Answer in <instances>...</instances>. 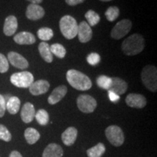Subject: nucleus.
<instances>
[{"label": "nucleus", "mask_w": 157, "mask_h": 157, "mask_svg": "<svg viewBox=\"0 0 157 157\" xmlns=\"http://www.w3.org/2000/svg\"><path fill=\"white\" fill-rule=\"evenodd\" d=\"M77 35L78 40L82 43H87L91 40L93 36V31L91 27L86 21H82L78 25Z\"/></svg>", "instance_id": "obj_11"}, {"label": "nucleus", "mask_w": 157, "mask_h": 157, "mask_svg": "<svg viewBox=\"0 0 157 157\" xmlns=\"http://www.w3.org/2000/svg\"><path fill=\"white\" fill-rule=\"evenodd\" d=\"M60 30L63 36L67 39H72L77 35L78 23L71 15H64L59 22Z\"/></svg>", "instance_id": "obj_3"}, {"label": "nucleus", "mask_w": 157, "mask_h": 157, "mask_svg": "<svg viewBox=\"0 0 157 157\" xmlns=\"http://www.w3.org/2000/svg\"><path fill=\"white\" fill-rule=\"evenodd\" d=\"M9 70V62L3 54L0 53V73H6Z\"/></svg>", "instance_id": "obj_32"}, {"label": "nucleus", "mask_w": 157, "mask_h": 157, "mask_svg": "<svg viewBox=\"0 0 157 157\" xmlns=\"http://www.w3.org/2000/svg\"><path fill=\"white\" fill-rule=\"evenodd\" d=\"M21 107V101L16 96H12L6 101V110L10 114H16Z\"/></svg>", "instance_id": "obj_21"}, {"label": "nucleus", "mask_w": 157, "mask_h": 157, "mask_svg": "<svg viewBox=\"0 0 157 157\" xmlns=\"http://www.w3.org/2000/svg\"><path fill=\"white\" fill-rule=\"evenodd\" d=\"M112 79V84L111 87L110 88V91H112L113 93L117 94L118 95H123L126 93L127 87V83L123 79L119 78V77H113L111 78Z\"/></svg>", "instance_id": "obj_19"}, {"label": "nucleus", "mask_w": 157, "mask_h": 157, "mask_svg": "<svg viewBox=\"0 0 157 157\" xmlns=\"http://www.w3.org/2000/svg\"><path fill=\"white\" fill-rule=\"evenodd\" d=\"M87 60L88 63L91 66H96L101 61V56L96 52H92V53L88 55Z\"/></svg>", "instance_id": "obj_33"}, {"label": "nucleus", "mask_w": 157, "mask_h": 157, "mask_svg": "<svg viewBox=\"0 0 157 157\" xmlns=\"http://www.w3.org/2000/svg\"><path fill=\"white\" fill-rule=\"evenodd\" d=\"M7 59L12 66L19 69H25L29 66L26 59L16 52H10L7 55Z\"/></svg>", "instance_id": "obj_10"}, {"label": "nucleus", "mask_w": 157, "mask_h": 157, "mask_svg": "<svg viewBox=\"0 0 157 157\" xmlns=\"http://www.w3.org/2000/svg\"><path fill=\"white\" fill-rule=\"evenodd\" d=\"M17 25H18V24H17V20L16 17L14 16V15H10V16L7 17L3 27L4 34L7 36H13L16 32Z\"/></svg>", "instance_id": "obj_15"}, {"label": "nucleus", "mask_w": 157, "mask_h": 157, "mask_svg": "<svg viewBox=\"0 0 157 157\" xmlns=\"http://www.w3.org/2000/svg\"><path fill=\"white\" fill-rule=\"evenodd\" d=\"M108 91H109V99L111 102H113V103H116L120 100V97H119V95H118L117 94L114 93L112 91H110V90H108Z\"/></svg>", "instance_id": "obj_35"}, {"label": "nucleus", "mask_w": 157, "mask_h": 157, "mask_svg": "<svg viewBox=\"0 0 157 157\" xmlns=\"http://www.w3.org/2000/svg\"><path fill=\"white\" fill-rule=\"evenodd\" d=\"M85 17L90 26H95L101 21V17L95 11L90 10L85 14Z\"/></svg>", "instance_id": "obj_26"}, {"label": "nucleus", "mask_w": 157, "mask_h": 157, "mask_svg": "<svg viewBox=\"0 0 157 157\" xmlns=\"http://www.w3.org/2000/svg\"><path fill=\"white\" fill-rule=\"evenodd\" d=\"M63 151L60 145L56 143H50L44 149L42 157H62Z\"/></svg>", "instance_id": "obj_20"}, {"label": "nucleus", "mask_w": 157, "mask_h": 157, "mask_svg": "<svg viewBox=\"0 0 157 157\" xmlns=\"http://www.w3.org/2000/svg\"><path fill=\"white\" fill-rule=\"evenodd\" d=\"M13 39L15 42L21 45L33 44L36 42V38L34 35L28 31H22V32L18 33L15 35Z\"/></svg>", "instance_id": "obj_17"}, {"label": "nucleus", "mask_w": 157, "mask_h": 157, "mask_svg": "<svg viewBox=\"0 0 157 157\" xmlns=\"http://www.w3.org/2000/svg\"><path fill=\"white\" fill-rule=\"evenodd\" d=\"M9 157H23L22 155L21 154V153H19L17 151H13L10 153Z\"/></svg>", "instance_id": "obj_37"}, {"label": "nucleus", "mask_w": 157, "mask_h": 157, "mask_svg": "<svg viewBox=\"0 0 157 157\" xmlns=\"http://www.w3.org/2000/svg\"><path fill=\"white\" fill-rule=\"evenodd\" d=\"M85 0H65L66 4L69 6H76L79 4L83 3Z\"/></svg>", "instance_id": "obj_36"}, {"label": "nucleus", "mask_w": 157, "mask_h": 157, "mask_svg": "<svg viewBox=\"0 0 157 157\" xmlns=\"http://www.w3.org/2000/svg\"><path fill=\"white\" fill-rule=\"evenodd\" d=\"M10 82L17 87L28 88L34 82V76L29 71L17 72L10 76Z\"/></svg>", "instance_id": "obj_6"}, {"label": "nucleus", "mask_w": 157, "mask_h": 157, "mask_svg": "<svg viewBox=\"0 0 157 157\" xmlns=\"http://www.w3.org/2000/svg\"><path fill=\"white\" fill-rule=\"evenodd\" d=\"M127 105L131 108L143 109L146 105V98L143 95L136 93H130L127 96L125 99Z\"/></svg>", "instance_id": "obj_9"}, {"label": "nucleus", "mask_w": 157, "mask_h": 157, "mask_svg": "<svg viewBox=\"0 0 157 157\" xmlns=\"http://www.w3.org/2000/svg\"><path fill=\"white\" fill-rule=\"evenodd\" d=\"M105 151V147L103 143H99L95 146L87 151L88 157H101Z\"/></svg>", "instance_id": "obj_24"}, {"label": "nucleus", "mask_w": 157, "mask_h": 157, "mask_svg": "<svg viewBox=\"0 0 157 157\" xmlns=\"http://www.w3.org/2000/svg\"><path fill=\"white\" fill-rule=\"evenodd\" d=\"M101 2H110V1H112V0H100Z\"/></svg>", "instance_id": "obj_39"}, {"label": "nucleus", "mask_w": 157, "mask_h": 157, "mask_svg": "<svg viewBox=\"0 0 157 157\" xmlns=\"http://www.w3.org/2000/svg\"><path fill=\"white\" fill-rule=\"evenodd\" d=\"M26 1L30 2L31 4H36V5H39V3L42 2L43 0H26Z\"/></svg>", "instance_id": "obj_38"}, {"label": "nucleus", "mask_w": 157, "mask_h": 157, "mask_svg": "<svg viewBox=\"0 0 157 157\" xmlns=\"http://www.w3.org/2000/svg\"><path fill=\"white\" fill-rule=\"evenodd\" d=\"M35 118L36 121L42 126L47 125L50 120V117L48 111L44 109H39L37 112L35 113Z\"/></svg>", "instance_id": "obj_25"}, {"label": "nucleus", "mask_w": 157, "mask_h": 157, "mask_svg": "<svg viewBox=\"0 0 157 157\" xmlns=\"http://www.w3.org/2000/svg\"><path fill=\"white\" fill-rule=\"evenodd\" d=\"M141 79L147 89L155 93L157 90V69L151 65H148L143 68Z\"/></svg>", "instance_id": "obj_4"}, {"label": "nucleus", "mask_w": 157, "mask_h": 157, "mask_svg": "<svg viewBox=\"0 0 157 157\" xmlns=\"http://www.w3.org/2000/svg\"><path fill=\"white\" fill-rule=\"evenodd\" d=\"M66 78L72 87L80 91L90 90L93 86L90 78L77 70H68L66 73Z\"/></svg>", "instance_id": "obj_1"}, {"label": "nucleus", "mask_w": 157, "mask_h": 157, "mask_svg": "<svg viewBox=\"0 0 157 157\" xmlns=\"http://www.w3.org/2000/svg\"><path fill=\"white\" fill-rule=\"evenodd\" d=\"M78 131L75 127H68L66 130L63 132L61 135V139L63 143L66 146H70L73 145L77 138Z\"/></svg>", "instance_id": "obj_18"}, {"label": "nucleus", "mask_w": 157, "mask_h": 157, "mask_svg": "<svg viewBox=\"0 0 157 157\" xmlns=\"http://www.w3.org/2000/svg\"><path fill=\"white\" fill-rule=\"evenodd\" d=\"M50 51L52 55H55L56 57L59 58H63L66 55V49L62 44L56 43V44H52L50 47Z\"/></svg>", "instance_id": "obj_27"}, {"label": "nucleus", "mask_w": 157, "mask_h": 157, "mask_svg": "<svg viewBox=\"0 0 157 157\" xmlns=\"http://www.w3.org/2000/svg\"><path fill=\"white\" fill-rule=\"evenodd\" d=\"M6 111V100L2 95L0 94V118L3 117Z\"/></svg>", "instance_id": "obj_34"}, {"label": "nucleus", "mask_w": 157, "mask_h": 157, "mask_svg": "<svg viewBox=\"0 0 157 157\" xmlns=\"http://www.w3.org/2000/svg\"><path fill=\"white\" fill-rule=\"evenodd\" d=\"M35 109L34 105L31 103H25L22 107L21 111V119L24 123H30L35 117Z\"/></svg>", "instance_id": "obj_16"}, {"label": "nucleus", "mask_w": 157, "mask_h": 157, "mask_svg": "<svg viewBox=\"0 0 157 157\" xmlns=\"http://www.w3.org/2000/svg\"><path fill=\"white\" fill-rule=\"evenodd\" d=\"M24 136L26 142L30 145L36 143L40 138V134L36 129L29 127L25 130Z\"/></svg>", "instance_id": "obj_23"}, {"label": "nucleus", "mask_w": 157, "mask_h": 157, "mask_svg": "<svg viewBox=\"0 0 157 157\" xmlns=\"http://www.w3.org/2000/svg\"><path fill=\"white\" fill-rule=\"evenodd\" d=\"M29 88V92L33 95H40L48 91L50 89V83L47 80L40 79L33 82Z\"/></svg>", "instance_id": "obj_13"}, {"label": "nucleus", "mask_w": 157, "mask_h": 157, "mask_svg": "<svg viewBox=\"0 0 157 157\" xmlns=\"http://www.w3.org/2000/svg\"><path fill=\"white\" fill-rule=\"evenodd\" d=\"M53 31L50 28L47 27H43V28L39 29L37 31V35L39 39L42 41H48L50 40L53 36Z\"/></svg>", "instance_id": "obj_29"}, {"label": "nucleus", "mask_w": 157, "mask_h": 157, "mask_svg": "<svg viewBox=\"0 0 157 157\" xmlns=\"http://www.w3.org/2000/svg\"><path fill=\"white\" fill-rule=\"evenodd\" d=\"M39 52L41 57H42L44 61L49 63L52 62V60H53V56H52V52L50 51V45L48 43L44 42H41L39 45Z\"/></svg>", "instance_id": "obj_22"}, {"label": "nucleus", "mask_w": 157, "mask_h": 157, "mask_svg": "<svg viewBox=\"0 0 157 157\" xmlns=\"http://www.w3.org/2000/svg\"><path fill=\"white\" fill-rule=\"evenodd\" d=\"M145 47L144 39L142 35L134 34L123 41L121 50L125 55L129 56L140 53Z\"/></svg>", "instance_id": "obj_2"}, {"label": "nucleus", "mask_w": 157, "mask_h": 157, "mask_svg": "<svg viewBox=\"0 0 157 157\" xmlns=\"http://www.w3.org/2000/svg\"><path fill=\"white\" fill-rule=\"evenodd\" d=\"M119 13H120L119 9L116 6H112L107 9L105 13V15L108 21L110 22H113L118 18V17L119 16Z\"/></svg>", "instance_id": "obj_30"}, {"label": "nucleus", "mask_w": 157, "mask_h": 157, "mask_svg": "<svg viewBox=\"0 0 157 157\" xmlns=\"http://www.w3.org/2000/svg\"><path fill=\"white\" fill-rule=\"evenodd\" d=\"M105 136L108 140L116 147L121 146L124 142V135L120 127L117 125H111L105 129Z\"/></svg>", "instance_id": "obj_5"}, {"label": "nucleus", "mask_w": 157, "mask_h": 157, "mask_svg": "<svg viewBox=\"0 0 157 157\" xmlns=\"http://www.w3.org/2000/svg\"><path fill=\"white\" fill-rule=\"evenodd\" d=\"M132 29V22L128 19L119 21L111 30V36L113 39H120L124 37Z\"/></svg>", "instance_id": "obj_8"}, {"label": "nucleus", "mask_w": 157, "mask_h": 157, "mask_svg": "<svg viewBox=\"0 0 157 157\" xmlns=\"http://www.w3.org/2000/svg\"><path fill=\"white\" fill-rule=\"evenodd\" d=\"M68 89L66 86L65 85H60L57 87L56 89L53 90L52 93L48 98V103L51 105H55L58 103L66 96L67 93Z\"/></svg>", "instance_id": "obj_14"}, {"label": "nucleus", "mask_w": 157, "mask_h": 157, "mask_svg": "<svg viewBox=\"0 0 157 157\" xmlns=\"http://www.w3.org/2000/svg\"><path fill=\"white\" fill-rule=\"evenodd\" d=\"M45 14L44 10L40 5L36 4H30L27 7L25 15L27 18L31 21H37L42 18Z\"/></svg>", "instance_id": "obj_12"}, {"label": "nucleus", "mask_w": 157, "mask_h": 157, "mask_svg": "<svg viewBox=\"0 0 157 157\" xmlns=\"http://www.w3.org/2000/svg\"><path fill=\"white\" fill-rule=\"evenodd\" d=\"M12 139L11 133L5 125L0 124V140L10 142Z\"/></svg>", "instance_id": "obj_31"}, {"label": "nucleus", "mask_w": 157, "mask_h": 157, "mask_svg": "<svg viewBox=\"0 0 157 157\" xmlns=\"http://www.w3.org/2000/svg\"><path fill=\"white\" fill-rule=\"evenodd\" d=\"M78 109L85 113H93L97 107L96 100L89 95H80L76 100Z\"/></svg>", "instance_id": "obj_7"}, {"label": "nucleus", "mask_w": 157, "mask_h": 157, "mask_svg": "<svg viewBox=\"0 0 157 157\" xmlns=\"http://www.w3.org/2000/svg\"><path fill=\"white\" fill-rule=\"evenodd\" d=\"M97 84L98 87L102 89L109 90L112 84V79L107 76L101 75L97 78Z\"/></svg>", "instance_id": "obj_28"}]
</instances>
